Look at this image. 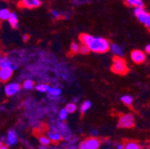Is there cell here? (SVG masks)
Listing matches in <instances>:
<instances>
[{
  "label": "cell",
  "mask_w": 150,
  "mask_h": 149,
  "mask_svg": "<svg viewBox=\"0 0 150 149\" xmlns=\"http://www.w3.org/2000/svg\"><path fill=\"white\" fill-rule=\"evenodd\" d=\"M81 44L86 45L90 51L98 54H104L110 50V43L102 37H94L87 33H82L79 37Z\"/></svg>",
  "instance_id": "6da1fadb"
},
{
  "label": "cell",
  "mask_w": 150,
  "mask_h": 149,
  "mask_svg": "<svg viewBox=\"0 0 150 149\" xmlns=\"http://www.w3.org/2000/svg\"><path fill=\"white\" fill-rule=\"evenodd\" d=\"M111 71L115 74H118V75H125L129 71V68L127 66L126 61L122 58V56H117V55H115L112 58Z\"/></svg>",
  "instance_id": "7a4b0ae2"
},
{
  "label": "cell",
  "mask_w": 150,
  "mask_h": 149,
  "mask_svg": "<svg viewBox=\"0 0 150 149\" xmlns=\"http://www.w3.org/2000/svg\"><path fill=\"white\" fill-rule=\"evenodd\" d=\"M134 15L140 23L144 24L147 29H150V14L143 7H135Z\"/></svg>",
  "instance_id": "3957f363"
},
{
  "label": "cell",
  "mask_w": 150,
  "mask_h": 149,
  "mask_svg": "<svg viewBox=\"0 0 150 149\" xmlns=\"http://www.w3.org/2000/svg\"><path fill=\"white\" fill-rule=\"evenodd\" d=\"M101 145V141L96 137H89L79 144L80 149H98Z\"/></svg>",
  "instance_id": "277c9868"
},
{
  "label": "cell",
  "mask_w": 150,
  "mask_h": 149,
  "mask_svg": "<svg viewBox=\"0 0 150 149\" xmlns=\"http://www.w3.org/2000/svg\"><path fill=\"white\" fill-rule=\"evenodd\" d=\"M134 124H135L134 116L130 114H126L120 116L117 126L118 128L121 129H131L134 127Z\"/></svg>",
  "instance_id": "5b68a950"
},
{
  "label": "cell",
  "mask_w": 150,
  "mask_h": 149,
  "mask_svg": "<svg viewBox=\"0 0 150 149\" xmlns=\"http://www.w3.org/2000/svg\"><path fill=\"white\" fill-rule=\"evenodd\" d=\"M130 59L134 64H141L142 63L146 61V54L145 52L139 50V49L132 50L130 53Z\"/></svg>",
  "instance_id": "8992f818"
},
{
  "label": "cell",
  "mask_w": 150,
  "mask_h": 149,
  "mask_svg": "<svg viewBox=\"0 0 150 149\" xmlns=\"http://www.w3.org/2000/svg\"><path fill=\"white\" fill-rule=\"evenodd\" d=\"M41 5L40 0H20L19 1V6L28 8V9H34L39 7Z\"/></svg>",
  "instance_id": "52a82bcc"
},
{
  "label": "cell",
  "mask_w": 150,
  "mask_h": 149,
  "mask_svg": "<svg viewBox=\"0 0 150 149\" xmlns=\"http://www.w3.org/2000/svg\"><path fill=\"white\" fill-rule=\"evenodd\" d=\"M13 75V68L12 67H5L0 68V81L2 82H6L11 79Z\"/></svg>",
  "instance_id": "ba28073f"
},
{
  "label": "cell",
  "mask_w": 150,
  "mask_h": 149,
  "mask_svg": "<svg viewBox=\"0 0 150 149\" xmlns=\"http://www.w3.org/2000/svg\"><path fill=\"white\" fill-rule=\"evenodd\" d=\"M58 129L64 140H70L71 138V132L67 125L64 123H60L58 126Z\"/></svg>",
  "instance_id": "9c48e42d"
},
{
  "label": "cell",
  "mask_w": 150,
  "mask_h": 149,
  "mask_svg": "<svg viewBox=\"0 0 150 149\" xmlns=\"http://www.w3.org/2000/svg\"><path fill=\"white\" fill-rule=\"evenodd\" d=\"M47 137L49 138V139L51 140V142L56 144L61 141V139L63 138L59 129H53V130H50L47 133Z\"/></svg>",
  "instance_id": "30bf717a"
},
{
  "label": "cell",
  "mask_w": 150,
  "mask_h": 149,
  "mask_svg": "<svg viewBox=\"0 0 150 149\" xmlns=\"http://www.w3.org/2000/svg\"><path fill=\"white\" fill-rule=\"evenodd\" d=\"M19 89H20V85L17 83H11L6 87L5 91H6V96L11 97V96L14 95L15 93H17L19 91Z\"/></svg>",
  "instance_id": "8fae6325"
},
{
  "label": "cell",
  "mask_w": 150,
  "mask_h": 149,
  "mask_svg": "<svg viewBox=\"0 0 150 149\" xmlns=\"http://www.w3.org/2000/svg\"><path fill=\"white\" fill-rule=\"evenodd\" d=\"M110 50L112 54L115 55H117V56H123L124 54L122 48L117 44H110Z\"/></svg>",
  "instance_id": "7c38bea8"
},
{
  "label": "cell",
  "mask_w": 150,
  "mask_h": 149,
  "mask_svg": "<svg viewBox=\"0 0 150 149\" xmlns=\"http://www.w3.org/2000/svg\"><path fill=\"white\" fill-rule=\"evenodd\" d=\"M124 2L127 6L131 7H143L144 4L142 0H124Z\"/></svg>",
  "instance_id": "4fadbf2b"
},
{
  "label": "cell",
  "mask_w": 150,
  "mask_h": 149,
  "mask_svg": "<svg viewBox=\"0 0 150 149\" xmlns=\"http://www.w3.org/2000/svg\"><path fill=\"white\" fill-rule=\"evenodd\" d=\"M124 148L125 149H140L141 146L139 145V143L135 142V141H132V140H129V141H126L125 144H124Z\"/></svg>",
  "instance_id": "5bb4252c"
},
{
  "label": "cell",
  "mask_w": 150,
  "mask_h": 149,
  "mask_svg": "<svg viewBox=\"0 0 150 149\" xmlns=\"http://www.w3.org/2000/svg\"><path fill=\"white\" fill-rule=\"evenodd\" d=\"M17 142V138L15 133L13 131V130H10L7 134V138H6V143L7 145H14Z\"/></svg>",
  "instance_id": "9a60e30c"
},
{
  "label": "cell",
  "mask_w": 150,
  "mask_h": 149,
  "mask_svg": "<svg viewBox=\"0 0 150 149\" xmlns=\"http://www.w3.org/2000/svg\"><path fill=\"white\" fill-rule=\"evenodd\" d=\"M8 22L11 25L12 28L13 29H16L17 28V25H18V19H17V16L14 13H11L9 18H8Z\"/></svg>",
  "instance_id": "2e32d148"
},
{
  "label": "cell",
  "mask_w": 150,
  "mask_h": 149,
  "mask_svg": "<svg viewBox=\"0 0 150 149\" xmlns=\"http://www.w3.org/2000/svg\"><path fill=\"white\" fill-rule=\"evenodd\" d=\"M10 14H11V12L8 9H6V8H4V9L0 10V23L8 20Z\"/></svg>",
  "instance_id": "e0dca14e"
},
{
  "label": "cell",
  "mask_w": 150,
  "mask_h": 149,
  "mask_svg": "<svg viewBox=\"0 0 150 149\" xmlns=\"http://www.w3.org/2000/svg\"><path fill=\"white\" fill-rule=\"evenodd\" d=\"M121 101L126 106L131 107V105H132V102H133V98H132V97H130L129 95H125V96H122L121 97Z\"/></svg>",
  "instance_id": "ac0fdd59"
},
{
  "label": "cell",
  "mask_w": 150,
  "mask_h": 149,
  "mask_svg": "<svg viewBox=\"0 0 150 149\" xmlns=\"http://www.w3.org/2000/svg\"><path fill=\"white\" fill-rule=\"evenodd\" d=\"M91 106V103L90 101H84L81 105L80 106V112L81 114H84L85 113H87V112L88 111V109L90 108Z\"/></svg>",
  "instance_id": "d6986e66"
},
{
  "label": "cell",
  "mask_w": 150,
  "mask_h": 149,
  "mask_svg": "<svg viewBox=\"0 0 150 149\" xmlns=\"http://www.w3.org/2000/svg\"><path fill=\"white\" fill-rule=\"evenodd\" d=\"M48 94L51 97H59L61 95V89L58 88H54V87H50L48 89Z\"/></svg>",
  "instance_id": "ffe728a7"
},
{
  "label": "cell",
  "mask_w": 150,
  "mask_h": 149,
  "mask_svg": "<svg viewBox=\"0 0 150 149\" xmlns=\"http://www.w3.org/2000/svg\"><path fill=\"white\" fill-rule=\"evenodd\" d=\"M65 109L67 110V112H68L69 114H73V113L76 112L77 106H76V105H75L74 103H69V104L66 105Z\"/></svg>",
  "instance_id": "44dd1931"
},
{
  "label": "cell",
  "mask_w": 150,
  "mask_h": 149,
  "mask_svg": "<svg viewBox=\"0 0 150 149\" xmlns=\"http://www.w3.org/2000/svg\"><path fill=\"white\" fill-rule=\"evenodd\" d=\"M39 140H40V145H46V146H48V145H50V143H51V140L49 139V138L46 137V136H40Z\"/></svg>",
  "instance_id": "7402d4cb"
},
{
  "label": "cell",
  "mask_w": 150,
  "mask_h": 149,
  "mask_svg": "<svg viewBox=\"0 0 150 149\" xmlns=\"http://www.w3.org/2000/svg\"><path fill=\"white\" fill-rule=\"evenodd\" d=\"M68 114L69 113L67 112V110L65 109V107L63 108V109H61L60 112H59V120L61 121H64L66 120L67 116H68Z\"/></svg>",
  "instance_id": "603a6c76"
},
{
  "label": "cell",
  "mask_w": 150,
  "mask_h": 149,
  "mask_svg": "<svg viewBox=\"0 0 150 149\" xmlns=\"http://www.w3.org/2000/svg\"><path fill=\"white\" fill-rule=\"evenodd\" d=\"M49 86L47 85V84H40V85H37L36 86V89L38 91H40L41 93H45V92H48V89H49Z\"/></svg>",
  "instance_id": "cb8c5ba5"
},
{
  "label": "cell",
  "mask_w": 150,
  "mask_h": 149,
  "mask_svg": "<svg viewBox=\"0 0 150 149\" xmlns=\"http://www.w3.org/2000/svg\"><path fill=\"white\" fill-rule=\"evenodd\" d=\"M70 51L71 52V54H77L80 52V46L75 43V42H72L70 46Z\"/></svg>",
  "instance_id": "d4e9b609"
},
{
  "label": "cell",
  "mask_w": 150,
  "mask_h": 149,
  "mask_svg": "<svg viewBox=\"0 0 150 149\" xmlns=\"http://www.w3.org/2000/svg\"><path fill=\"white\" fill-rule=\"evenodd\" d=\"M23 87L25 89H31V88L34 87V82H33L31 80H26V81L23 82Z\"/></svg>",
  "instance_id": "484cf974"
},
{
  "label": "cell",
  "mask_w": 150,
  "mask_h": 149,
  "mask_svg": "<svg viewBox=\"0 0 150 149\" xmlns=\"http://www.w3.org/2000/svg\"><path fill=\"white\" fill-rule=\"evenodd\" d=\"M5 67H12V64H11L10 60L7 59V58H6V57L2 59L1 65H0V68H5Z\"/></svg>",
  "instance_id": "4316f807"
},
{
  "label": "cell",
  "mask_w": 150,
  "mask_h": 149,
  "mask_svg": "<svg viewBox=\"0 0 150 149\" xmlns=\"http://www.w3.org/2000/svg\"><path fill=\"white\" fill-rule=\"evenodd\" d=\"M89 52H90V50H89V48H88L86 45L81 44V46H80V52H79V53H81V54H88Z\"/></svg>",
  "instance_id": "83f0119b"
},
{
  "label": "cell",
  "mask_w": 150,
  "mask_h": 149,
  "mask_svg": "<svg viewBox=\"0 0 150 149\" xmlns=\"http://www.w3.org/2000/svg\"><path fill=\"white\" fill-rule=\"evenodd\" d=\"M51 14H52V16H53L54 18H55V19H59V18H61V17L63 16L62 13H60L57 12V11H54V10L51 11Z\"/></svg>",
  "instance_id": "f1b7e54d"
},
{
  "label": "cell",
  "mask_w": 150,
  "mask_h": 149,
  "mask_svg": "<svg viewBox=\"0 0 150 149\" xmlns=\"http://www.w3.org/2000/svg\"><path fill=\"white\" fill-rule=\"evenodd\" d=\"M145 52H146V54H150V44L146 45V48H145Z\"/></svg>",
  "instance_id": "f546056e"
},
{
  "label": "cell",
  "mask_w": 150,
  "mask_h": 149,
  "mask_svg": "<svg viewBox=\"0 0 150 149\" xmlns=\"http://www.w3.org/2000/svg\"><path fill=\"white\" fill-rule=\"evenodd\" d=\"M91 135H92V137H97L98 136V132L96 131L95 129H94V130H92V131H91Z\"/></svg>",
  "instance_id": "4dcf8cb0"
},
{
  "label": "cell",
  "mask_w": 150,
  "mask_h": 149,
  "mask_svg": "<svg viewBox=\"0 0 150 149\" xmlns=\"http://www.w3.org/2000/svg\"><path fill=\"white\" fill-rule=\"evenodd\" d=\"M116 148H118V149H122V148H124V144H118V145L116 146Z\"/></svg>",
  "instance_id": "1f68e13d"
},
{
  "label": "cell",
  "mask_w": 150,
  "mask_h": 149,
  "mask_svg": "<svg viewBox=\"0 0 150 149\" xmlns=\"http://www.w3.org/2000/svg\"><path fill=\"white\" fill-rule=\"evenodd\" d=\"M2 145H3V144H2V142H1V141H0V149H1V148H2V146H3Z\"/></svg>",
  "instance_id": "d6a6232c"
},
{
  "label": "cell",
  "mask_w": 150,
  "mask_h": 149,
  "mask_svg": "<svg viewBox=\"0 0 150 149\" xmlns=\"http://www.w3.org/2000/svg\"><path fill=\"white\" fill-rule=\"evenodd\" d=\"M1 62H2V57H1V55H0V65H1Z\"/></svg>",
  "instance_id": "836d02e7"
},
{
  "label": "cell",
  "mask_w": 150,
  "mask_h": 149,
  "mask_svg": "<svg viewBox=\"0 0 150 149\" xmlns=\"http://www.w3.org/2000/svg\"><path fill=\"white\" fill-rule=\"evenodd\" d=\"M27 38H29L28 36H24V39H23V40H27Z\"/></svg>",
  "instance_id": "e575fe53"
}]
</instances>
